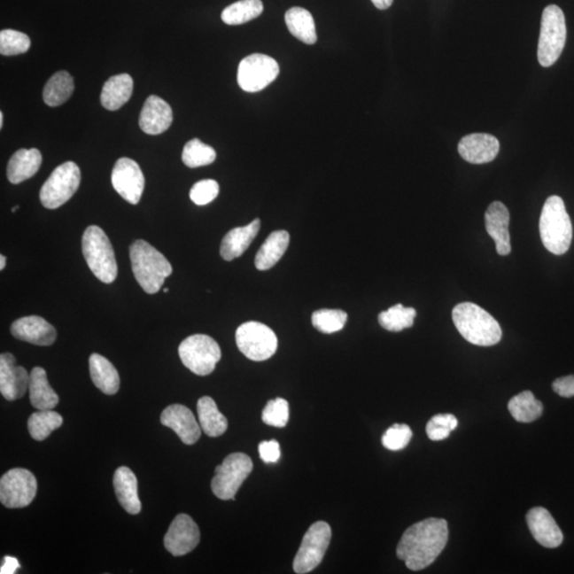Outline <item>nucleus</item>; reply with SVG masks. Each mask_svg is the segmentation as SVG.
I'll return each mask as SVG.
<instances>
[{
	"instance_id": "423d86ee",
	"label": "nucleus",
	"mask_w": 574,
	"mask_h": 574,
	"mask_svg": "<svg viewBox=\"0 0 574 574\" xmlns=\"http://www.w3.org/2000/svg\"><path fill=\"white\" fill-rule=\"evenodd\" d=\"M567 39L565 15L555 4L547 5L542 12L539 41V61L541 66L550 67L562 55Z\"/></svg>"
},
{
	"instance_id": "0eeeda50",
	"label": "nucleus",
	"mask_w": 574,
	"mask_h": 574,
	"mask_svg": "<svg viewBox=\"0 0 574 574\" xmlns=\"http://www.w3.org/2000/svg\"><path fill=\"white\" fill-rule=\"evenodd\" d=\"M179 356L186 368L197 376H207L214 371L221 358L220 345L209 335L195 334L179 345Z\"/></svg>"
},
{
	"instance_id": "e433bc0d",
	"label": "nucleus",
	"mask_w": 574,
	"mask_h": 574,
	"mask_svg": "<svg viewBox=\"0 0 574 574\" xmlns=\"http://www.w3.org/2000/svg\"><path fill=\"white\" fill-rule=\"evenodd\" d=\"M216 151L198 138L186 143L182 152V161L186 167L196 168L206 167L215 161Z\"/></svg>"
},
{
	"instance_id": "1a4fd4ad",
	"label": "nucleus",
	"mask_w": 574,
	"mask_h": 574,
	"mask_svg": "<svg viewBox=\"0 0 574 574\" xmlns=\"http://www.w3.org/2000/svg\"><path fill=\"white\" fill-rule=\"evenodd\" d=\"M81 173L78 165L66 162L53 170L40 191L42 205L46 209L55 210L72 198L79 189Z\"/></svg>"
},
{
	"instance_id": "c03bdc74",
	"label": "nucleus",
	"mask_w": 574,
	"mask_h": 574,
	"mask_svg": "<svg viewBox=\"0 0 574 574\" xmlns=\"http://www.w3.org/2000/svg\"><path fill=\"white\" fill-rule=\"evenodd\" d=\"M259 454L260 459L263 460L266 464H271V462H276L280 459L281 451L280 445L278 441L273 439L269 441H262L259 445Z\"/></svg>"
},
{
	"instance_id": "c756f323",
	"label": "nucleus",
	"mask_w": 574,
	"mask_h": 574,
	"mask_svg": "<svg viewBox=\"0 0 574 574\" xmlns=\"http://www.w3.org/2000/svg\"><path fill=\"white\" fill-rule=\"evenodd\" d=\"M197 413L201 430L210 438H218L226 432L228 420L218 409L211 397H202L197 403Z\"/></svg>"
},
{
	"instance_id": "58836bf2",
	"label": "nucleus",
	"mask_w": 574,
	"mask_h": 574,
	"mask_svg": "<svg viewBox=\"0 0 574 574\" xmlns=\"http://www.w3.org/2000/svg\"><path fill=\"white\" fill-rule=\"evenodd\" d=\"M30 37L23 32L5 29L0 32V53L3 56L21 55L29 50Z\"/></svg>"
},
{
	"instance_id": "5701e85b",
	"label": "nucleus",
	"mask_w": 574,
	"mask_h": 574,
	"mask_svg": "<svg viewBox=\"0 0 574 574\" xmlns=\"http://www.w3.org/2000/svg\"><path fill=\"white\" fill-rule=\"evenodd\" d=\"M260 228L259 218L244 227H238L229 231L223 237L221 246V258L228 262L241 257L258 236Z\"/></svg>"
},
{
	"instance_id": "6ab92c4d",
	"label": "nucleus",
	"mask_w": 574,
	"mask_h": 574,
	"mask_svg": "<svg viewBox=\"0 0 574 574\" xmlns=\"http://www.w3.org/2000/svg\"><path fill=\"white\" fill-rule=\"evenodd\" d=\"M15 338L36 345H50L56 342V329L40 316H27L18 319L11 326Z\"/></svg>"
},
{
	"instance_id": "f8f14e48",
	"label": "nucleus",
	"mask_w": 574,
	"mask_h": 574,
	"mask_svg": "<svg viewBox=\"0 0 574 574\" xmlns=\"http://www.w3.org/2000/svg\"><path fill=\"white\" fill-rule=\"evenodd\" d=\"M279 73V64L275 58L262 53H253L239 63L237 83L244 92L257 93L273 83Z\"/></svg>"
},
{
	"instance_id": "9b49d317",
	"label": "nucleus",
	"mask_w": 574,
	"mask_h": 574,
	"mask_svg": "<svg viewBox=\"0 0 574 574\" xmlns=\"http://www.w3.org/2000/svg\"><path fill=\"white\" fill-rule=\"evenodd\" d=\"M332 531L324 521H317L308 528L295 556L292 568L298 574L311 572L323 560L331 541Z\"/></svg>"
},
{
	"instance_id": "bb28decb",
	"label": "nucleus",
	"mask_w": 574,
	"mask_h": 574,
	"mask_svg": "<svg viewBox=\"0 0 574 574\" xmlns=\"http://www.w3.org/2000/svg\"><path fill=\"white\" fill-rule=\"evenodd\" d=\"M89 363L90 377L95 386L105 395H115L120 390V379L113 364L97 353L89 356Z\"/></svg>"
},
{
	"instance_id": "a18cd8bd",
	"label": "nucleus",
	"mask_w": 574,
	"mask_h": 574,
	"mask_svg": "<svg viewBox=\"0 0 574 574\" xmlns=\"http://www.w3.org/2000/svg\"><path fill=\"white\" fill-rule=\"evenodd\" d=\"M553 391L563 398L574 397V376L558 377L552 384Z\"/></svg>"
},
{
	"instance_id": "2eb2a0df",
	"label": "nucleus",
	"mask_w": 574,
	"mask_h": 574,
	"mask_svg": "<svg viewBox=\"0 0 574 574\" xmlns=\"http://www.w3.org/2000/svg\"><path fill=\"white\" fill-rule=\"evenodd\" d=\"M199 541L198 525L185 514H180L173 520L164 537V546L174 556L188 555L198 546Z\"/></svg>"
},
{
	"instance_id": "49530a36",
	"label": "nucleus",
	"mask_w": 574,
	"mask_h": 574,
	"mask_svg": "<svg viewBox=\"0 0 574 574\" xmlns=\"http://www.w3.org/2000/svg\"><path fill=\"white\" fill-rule=\"evenodd\" d=\"M19 568L20 563L19 562L18 558L13 556H4L3 566L0 568V573L14 574Z\"/></svg>"
},
{
	"instance_id": "aec40b11",
	"label": "nucleus",
	"mask_w": 574,
	"mask_h": 574,
	"mask_svg": "<svg viewBox=\"0 0 574 574\" xmlns=\"http://www.w3.org/2000/svg\"><path fill=\"white\" fill-rule=\"evenodd\" d=\"M526 523L535 540L545 547H560L563 536L560 526L553 519L551 514L544 508H534L526 515Z\"/></svg>"
},
{
	"instance_id": "09e8293b",
	"label": "nucleus",
	"mask_w": 574,
	"mask_h": 574,
	"mask_svg": "<svg viewBox=\"0 0 574 574\" xmlns=\"http://www.w3.org/2000/svg\"><path fill=\"white\" fill-rule=\"evenodd\" d=\"M5 260H7V259H5L4 255V254L0 255V270L4 269Z\"/></svg>"
},
{
	"instance_id": "8fccbe9b",
	"label": "nucleus",
	"mask_w": 574,
	"mask_h": 574,
	"mask_svg": "<svg viewBox=\"0 0 574 574\" xmlns=\"http://www.w3.org/2000/svg\"><path fill=\"white\" fill-rule=\"evenodd\" d=\"M4 126V113L3 112H0V128H3Z\"/></svg>"
},
{
	"instance_id": "ea45409f",
	"label": "nucleus",
	"mask_w": 574,
	"mask_h": 574,
	"mask_svg": "<svg viewBox=\"0 0 574 574\" xmlns=\"http://www.w3.org/2000/svg\"><path fill=\"white\" fill-rule=\"evenodd\" d=\"M456 417L452 414L435 415L427 424V435L430 440L439 441L448 438L452 430L457 428Z\"/></svg>"
},
{
	"instance_id": "6e6552de",
	"label": "nucleus",
	"mask_w": 574,
	"mask_h": 574,
	"mask_svg": "<svg viewBox=\"0 0 574 574\" xmlns=\"http://www.w3.org/2000/svg\"><path fill=\"white\" fill-rule=\"evenodd\" d=\"M252 469V461L247 454L237 452L228 455L222 464L216 467L211 482L213 493L221 500L236 499L239 487Z\"/></svg>"
},
{
	"instance_id": "393cba45",
	"label": "nucleus",
	"mask_w": 574,
	"mask_h": 574,
	"mask_svg": "<svg viewBox=\"0 0 574 574\" xmlns=\"http://www.w3.org/2000/svg\"><path fill=\"white\" fill-rule=\"evenodd\" d=\"M42 153L39 149H19L11 157L7 175L11 183L19 184L28 180L39 172Z\"/></svg>"
},
{
	"instance_id": "39448f33",
	"label": "nucleus",
	"mask_w": 574,
	"mask_h": 574,
	"mask_svg": "<svg viewBox=\"0 0 574 574\" xmlns=\"http://www.w3.org/2000/svg\"><path fill=\"white\" fill-rule=\"evenodd\" d=\"M82 252L92 273L104 283L110 284L117 276V264L113 247L103 229L89 226L82 237Z\"/></svg>"
},
{
	"instance_id": "3c124183",
	"label": "nucleus",
	"mask_w": 574,
	"mask_h": 574,
	"mask_svg": "<svg viewBox=\"0 0 574 574\" xmlns=\"http://www.w3.org/2000/svg\"><path fill=\"white\" fill-rule=\"evenodd\" d=\"M18 210H19V206H16L13 207L12 213H15Z\"/></svg>"
},
{
	"instance_id": "2f4dec72",
	"label": "nucleus",
	"mask_w": 574,
	"mask_h": 574,
	"mask_svg": "<svg viewBox=\"0 0 574 574\" xmlns=\"http://www.w3.org/2000/svg\"><path fill=\"white\" fill-rule=\"evenodd\" d=\"M74 79L66 71L58 72L48 80L43 98L48 106H58L66 103L74 93Z\"/></svg>"
},
{
	"instance_id": "603ef678",
	"label": "nucleus",
	"mask_w": 574,
	"mask_h": 574,
	"mask_svg": "<svg viewBox=\"0 0 574 574\" xmlns=\"http://www.w3.org/2000/svg\"><path fill=\"white\" fill-rule=\"evenodd\" d=\"M163 291H164V292H168L169 290H168V289H164Z\"/></svg>"
},
{
	"instance_id": "79ce46f5",
	"label": "nucleus",
	"mask_w": 574,
	"mask_h": 574,
	"mask_svg": "<svg viewBox=\"0 0 574 574\" xmlns=\"http://www.w3.org/2000/svg\"><path fill=\"white\" fill-rule=\"evenodd\" d=\"M413 436L407 424H393L382 438V444L391 451H400L409 444Z\"/></svg>"
},
{
	"instance_id": "a211bd4d",
	"label": "nucleus",
	"mask_w": 574,
	"mask_h": 574,
	"mask_svg": "<svg viewBox=\"0 0 574 574\" xmlns=\"http://www.w3.org/2000/svg\"><path fill=\"white\" fill-rule=\"evenodd\" d=\"M459 153L465 161L472 164H485L493 161L500 151L496 136L487 133H472L462 138Z\"/></svg>"
},
{
	"instance_id": "7c9ffc66",
	"label": "nucleus",
	"mask_w": 574,
	"mask_h": 574,
	"mask_svg": "<svg viewBox=\"0 0 574 574\" xmlns=\"http://www.w3.org/2000/svg\"><path fill=\"white\" fill-rule=\"evenodd\" d=\"M285 23L296 39L307 45L315 44L317 41L315 21L307 10L300 7L290 9L285 13Z\"/></svg>"
},
{
	"instance_id": "c9c22d12",
	"label": "nucleus",
	"mask_w": 574,
	"mask_h": 574,
	"mask_svg": "<svg viewBox=\"0 0 574 574\" xmlns=\"http://www.w3.org/2000/svg\"><path fill=\"white\" fill-rule=\"evenodd\" d=\"M416 315L417 312L415 308L404 307L401 303H398L379 314V323L387 331L400 332L413 326Z\"/></svg>"
},
{
	"instance_id": "a878e982",
	"label": "nucleus",
	"mask_w": 574,
	"mask_h": 574,
	"mask_svg": "<svg viewBox=\"0 0 574 574\" xmlns=\"http://www.w3.org/2000/svg\"><path fill=\"white\" fill-rule=\"evenodd\" d=\"M133 93V79L130 74H120L111 77L101 90L100 103L109 111H116L124 106Z\"/></svg>"
},
{
	"instance_id": "9d476101",
	"label": "nucleus",
	"mask_w": 574,
	"mask_h": 574,
	"mask_svg": "<svg viewBox=\"0 0 574 574\" xmlns=\"http://www.w3.org/2000/svg\"><path fill=\"white\" fill-rule=\"evenodd\" d=\"M237 345L249 360H268L278 349V337L269 327L258 322H248L239 326L236 334Z\"/></svg>"
},
{
	"instance_id": "f704fd0d",
	"label": "nucleus",
	"mask_w": 574,
	"mask_h": 574,
	"mask_svg": "<svg viewBox=\"0 0 574 574\" xmlns=\"http://www.w3.org/2000/svg\"><path fill=\"white\" fill-rule=\"evenodd\" d=\"M63 418L60 414L52 409H39L28 419V430L31 438L35 440H45L50 435L60 428Z\"/></svg>"
},
{
	"instance_id": "a19ab883",
	"label": "nucleus",
	"mask_w": 574,
	"mask_h": 574,
	"mask_svg": "<svg viewBox=\"0 0 574 574\" xmlns=\"http://www.w3.org/2000/svg\"><path fill=\"white\" fill-rule=\"evenodd\" d=\"M290 406L285 399L276 398L266 404L263 409V423L273 427L283 428L289 423Z\"/></svg>"
},
{
	"instance_id": "dca6fc26",
	"label": "nucleus",
	"mask_w": 574,
	"mask_h": 574,
	"mask_svg": "<svg viewBox=\"0 0 574 574\" xmlns=\"http://www.w3.org/2000/svg\"><path fill=\"white\" fill-rule=\"evenodd\" d=\"M30 375L16 363L13 354L0 355V392L5 400L15 401L29 390Z\"/></svg>"
},
{
	"instance_id": "37998d69",
	"label": "nucleus",
	"mask_w": 574,
	"mask_h": 574,
	"mask_svg": "<svg viewBox=\"0 0 574 574\" xmlns=\"http://www.w3.org/2000/svg\"><path fill=\"white\" fill-rule=\"evenodd\" d=\"M220 194V185L215 180H201L190 191L191 201L197 206L209 205Z\"/></svg>"
},
{
	"instance_id": "f3484780",
	"label": "nucleus",
	"mask_w": 574,
	"mask_h": 574,
	"mask_svg": "<svg viewBox=\"0 0 574 574\" xmlns=\"http://www.w3.org/2000/svg\"><path fill=\"white\" fill-rule=\"evenodd\" d=\"M161 423L172 429L185 445H194L200 438V424L190 409L181 404H173L165 408L161 414Z\"/></svg>"
},
{
	"instance_id": "de8ad7c7",
	"label": "nucleus",
	"mask_w": 574,
	"mask_h": 574,
	"mask_svg": "<svg viewBox=\"0 0 574 574\" xmlns=\"http://www.w3.org/2000/svg\"><path fill=\"white\" fill-rule=\"evenodd\" d=\"M375 7L379 10H386L392 7L393 0H371Z\"/></svg>"
},
{
	"instance_id": "f03ea898",
	"label": "nucleus",
	"mask_w": 574,
	"mask_h": 574,
	"mask_svg": "<svg viewBox=\"0 0 574 574\" xmlns=\"http://www.w3.org/2000/svg\"><path fill=\"white\" fill-rule=\"evenodd\" d=\"M452 319L460 334L467 342L489 347L497 345L502 337V330L491 314L471 302L454 306Z\"/></svg>"
},
{
	"instance_id": "20e7f679",
	"label": "nucleus",
	"mask_w": 574,
	"mask_h": 574,
	"mask_svg": "<svg viewBox=\"0 0 574 574\" xmlns=\"http://www.w3.org/2000/svg\"><path fill=\"white\" fill-rule=\"evenodd\" d=\"M539 231L542 244L553 254H565L572 242V223L561 197L551 196L542 207Z\"/></svg>"
},
{
	"instance_id": "473e14b6",
	"label": "nucleus",
	"mask_w": 574,
	"mask_h": 574,
	"mask_svg": "<svg viewBox=\"0 0 574 574\" xmlns=\"http://www.w3.org/2000/svg\"><path fill=\"white\" fill-rule=\"evenodd\" d=\"M508 411L518 423H529L541 416L544 407L540 401L537 400L533 392L524 391L510 399Z\"/></svg>"
},
{
	"instance_id": "4468645a",
	"label": "nucleus",
	"mask_w": 574,
	"mask_h": 574,
	"mask_svg": "<svg viewBox=\"0 0 574 574\" xmlns=\"http://www.w3.org/2000/svg\"><path fill=\"white\" fill-rule=\"evenodd\" d=\"M112 184L122 198L131 205H137L145 188V177L136 161L121 158L112 172Z\"/></svg>"
},
{
	"instance_id": "cd10ccee",
	"label": "nucleus",
	"mask_w": 574,
	"mask_h": 574,
	"mask_svg": "<svg viewBox=\"0 0 574 574\" xmlns=\"http://www.w3.org/2000/svg\"><path fill=\"white\" fill-rule=\"evenodd\" d=\"M290 244V234L285 230L275 231L266 238L255 257V268L268 270L279 262Z\"/></svg>"
},
{
	"instance_id": "4be33fe9",
	"label": "nucleus",
	"mask_w": 574,
	"mask_h": 574,
	"mask_svg": "<svg viewBox=\"0 0 574 574\" xmlns=\"http://www.w3.org/2000/svg\"><path fill=\"white\" fill-rule=\"evenodd\" d=\"M509 211L502 202L493 201L485 213L486 231L496 243L500 255H508L512 252L508 232Z\"/></svg>"
},
{
	"instance_id": "72a5a7b5",
	"label": "nucleus",
	"mask_w": 574,
	"mask_h": 574,
	"mask_svg": "<svg viewBox=\"0 0 574 574\" xmlns=\"http://www.w3.org/2000/svg\"><path fill=\"white\" fill-rule=\"evenodd\" d=\"M263 10L260 0H239L222 11L221 19L227 25H243L259 18Z\"/></svg>"
},
{
	"instance_id": "412c9836",
	"label": "nucleus",
	"mask_w": 574,
	"mask_h": 574,
	"mask_svg": "<svg viewBox=\"0 0 574 574\" xmlns=\"http://www.w3.org/2000/svg\"><path fill=\"white\" fill-rule=\"evenodd\" d=\"M173 110L167 101L151 95L144 104L140 115L141 129L149 136H158L172 125Z\"/></svg>"
},
{
	"instance_id": "7ed1b4c3",
	"label": "nucleus",
	"mask_w": 574,
	"mask_h": 574,
	"mask_svg": "<svg viewBox=\"0 0 574 574\" xmlns=\"http://www.w3.org/2000/svg\"><path fill=\"white\" fill-rule=\"evenodd\" d=\"M130 259L133 275L147 294H157L165 279L173 273L167 259L143 239H137L131 244Z\"/></svg>"
},
{
	"instance_id": "b1692460",
	"label": "nucleus",
	"mask_w": 574,
	"mask_h": 574,
	"mask_svg": "<svg viewBox=\"0 0 574 574\" xmlns=\"http://www.w3.org/2000/svg\"><path fill=\"white\" fill-rule=\"evenodd\" d=\"M113 484L122 508L131 515L140 513L142 503L138 498L137 478L130 468L120 467L114 473Z\"/></svg>"
},
{
	"instance_id": "4c0bfd02",
	"label": "nucleus",
	"mask_w": 574,
	"mask_h": 574,
	"mask_svg": "<svg viewBox=\"0 0 574 574\" xmlns=\"http://www.w3.org/2000/svg\"><path fill=\"white\" fill-rule=\"evenodd\" d=\"M347 313L342 310H319L313 313L312 323L319 332L332 334L340 331L347 322Z\"/></svg>"
},
{
	"instance_id": "c85d7f7f",
	"label": "nucleus",
	"mask_w": 574,
	"mask_h": 574,
	"mask_svg": "<svg viewBox=\"0 0 574 574\" xmlns=\"http://www.w3.org/2000/svg\"><path fill=\"white\" fill-rule=\"evenodd\" d=\"M29 398L32 407L37 409H52L58 406V396L48 382L42 367H35L30 374Z\"/></svg>"
},
{
	"instance_id": "f257e3e1",
	"label": "nucleus",
	"mask_w": 574,
	"mask_h": 574,
	"mask_svg": "<svg viewBox=\"0 0 574 574\" xmlns=\"http://www.w3.org/2000/svg\"><path fill=\"white\" fill-rule=\"evenodd\" d=\"M445 519L428 518L409 526L397 547V556L409 570L418 571L433 563L448 542Z\"/></svg>"
},
{
	"instance_id": "ddd939ff",
	"label": "nucleus",
	"mask_w": 574,
	"mask_h": 574,
	"mask_svg": "<svg viewBox=\"0 0 574 574\" xmlns=\"http://www.w3.org/2000/svg\"><path fill=\"white\" fill-rule=\"evenodd\" d=\"M37 482L34 473L24 468L5 472L0 480V501L8 508H23L34 501Z\"/></svg>"
}]
</instances>
